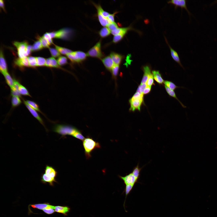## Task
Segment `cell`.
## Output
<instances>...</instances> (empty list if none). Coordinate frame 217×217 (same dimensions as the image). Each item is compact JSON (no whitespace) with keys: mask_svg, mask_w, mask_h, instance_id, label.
<instances>
[{"mask_svg":"<svg viewBox=\"0 0 217 217\" xmlns=\"http://www.w3.org/2000/svg\"><path fill=\"white\" fill-rule=\"evenodd\" d=\"M117 194L113 191L105 188L85 186L80 192V196L94 203H108Z\"/></svg>","mask_w":217,"mask_h":217,"instance_id":"6da1fadb","label":"cell"},{"mask_svg":"<svg viewBox=\"0 0 217 217\" xmlns=\"http://www.w3.org/2000/svg\"><path fill=\"white\" fill-rule=\"evenodd\" d=\"M77 57L96 59L103 58L108 51V45L102 42H96L84 47L73 49Z\"/></svg>","mask_w":217,"mask_h":217,"instance_id":"7a4b0ae2","label":"cell"},{"mask_svg":"<svg viewBox=\"0 0 217 217\" xmlns=\"http://www.w3.org/2000/svg\"><path fill=\"white\" fill-rule=\"evenodd\" d=\"M19 66L25 73L27 83L29 87H34L42 84L41 72L42 67L40 62L21 61Z\"/></svg>","mask_w":217,"mask_h":217,"instance_id":"3957f363","label":"cell"},{"mask_svg":"<svg viewBox=\"0 0 217 217\" xmlns=\"http://www.w3.org/2000/svg\"><path fill=\"white\" fill-rule=\"evenodd\" d=\"M130 80L132 84L152 89L155 83L152 75L151 60L135 73Z\"/></svg>","mask_w":217,"mask_h":217,"instance_id":"277c9868","label":"cell"},{"mask_svg":"<svg viewBox=\"0 0 217 217\" xmlns=\"http://www.w3.org/2000/svg\"><path fill=\"white\" fill-rule=\"evenodd\" d=\"M34 149L37 157L47 171L66 190L68 194L70 195V193L69 192L64 180L55 167L42 157L39 153V151L35 149Z\"/></svg>","mask_w":217,"mask_h":217,"instance_id":"5b68a950","label":"cell"},{"mask_svg":"<svg viewBox=\"0 0 217 217\" xmlns=\"http://www.w3.org/2000/svg\"><path fill=\"white\" fill-rule=\"evenodd\" d=\"M215 152L208 149H198L195 148L194 150L196 158L194 165L200 167L206 164L209 166L212 156Z\"/></svg>","mask_w":217,"mask_h":217,"instance_id":"8992f818","label":"cell"},{"mask_svg":"<svg viewBox=\"0 0 217 217\" xmlns=\"http://www.w3.org/2000/svg\"><path fill=\"white\" fill-rule=\"evenodd\" d=\"M68 99L75 102H82L98 105L92 102L89 99L83 88L79 86H75L69 89Z\"/></svg>","mask_w":217,"mask_h":217,"instance_id":"52a82bcc","label":"cell"},{"mask_svg":"<svg viewBox=\"0 0 217 217\" xmlns=\"http://www.w3.org/2000/svg\"><path fill=\"white\" fill-rule=\"evenodd\" d=\"M153 92L159 103L166 106L172 97L165 84H161L152 89Z\"/></svg>","mask_w":217,"mask_h":217,"instance_id":"ba28073f","label":"cell"},{"mask_svg":"<svg viewBox=\"0 0 217 217\" xmlns=\"http://www.w3.org/2000/svg\"><path fill=\"white\" fill-rule=\"evenodd\" d=\"M108 79L112 84L116 95L122 94L127 91L131 84L130 80L121 76L108 77Z\"/></svg>","mask_w":217,"mask_h":217,"instance_id":"9c48e42d","label":"cell"},{"mask_svg":"<svg viewBox=\"0 0 217 217\" xmlns=\"http://www.w3.org/2000/svg\"><path fill=\"white\" fill-rule=\"evenodd\" d=\"M21 94L24 98L30 101L44 99L42 86L40 85L24 88L22 90Z\"/></svg>","mask_w":217,"mask_h":217,"instance_id":"30bf717a","label":"cell"},{"mask_svg":"<svg viewBox=\"0 0 217 217\" xmlns=\"http://www.w3.org/2000/svg\"><path fill=\"white\" fill-rule=\"evenodd\" d=\"M0 104L2 110L5 111L11 108L10 96L4 78L1 74L0 82Z\"/></svg>","mask_w":217,"mask_h":217,"instance_id":"8fae6325","label":"cell"},{"mask_svg":"<svg viewBox=\"0 0 217 217\" xmlns=\"http://www.w3.org/2000/svg\"><path fill=\"white\" fill-rule=\"evenodd\" d=\"M198 42L195 39L189 41H178L167 47L166 50L171 54L179 51L188 53L193 46L198 44Z\"/></svg>","mask_w":217,"mask_h":217,"instance_id":"7c38bea8","label":"cell"},{"mask_svg":"<svg viewBox=\"0 0 217 217\" xmlns=\"http://www.w3.org/2000/svg\"><path fill=\"white\" fill-rule=\"evenodd\" d=\"M165 84L172 97L177 98L181 95L184 86L183 83L171 78H167Z\"/></svg>","mask_w":217,"mask_h":217,"instance_id":"4fadbf2b","label":"cell"},{"mask_svg":"<svg viewBox=\"0 0 217 217\" xmlns=\"http://www.w3.org/2000/svg\"><path fill=\"white\" fill-rule=\"evenodd\" d=\"M146 23L148 30L154 39L157 40L160 39L162 36L165 34L160 27L157 26L147 14H145Z\"/></svg>","mask_w":217,"mask_h":217,"instance_id":"5bb4252c","label":"cell"},{"mask_svg":"<svg viewBox=\"0 0 217 217\" xmlns=\"http://www.w3.org/2000/svg\"><path fill=\"white\" fill-rule=\"evenodd\" d=\"M178 98L172 97L166 107L167 110L168 116L169 118L171 119L173 121V133L175 135L176 127L174 124L175 117L177 111L179 104Z\"/></svg>","mask_w":217,"mask_h":217,"instance_id":"9a60e30c","label":"cell"},{"mask_svg":"<svg viewBox=\"0 0 217 217\" xmlns=\"http://www.w3.org/2000/svg\"><path fill=\"white\" fill-rule=\"evenodd\" d=\"M166 49L165 46L162 42L157 40L152 43L148 48V51L151 55L156 57L164 54Z\"/></svg>","mask_w":217,"mask_h":217,"instance_id":"2e32d148","label":"cell"},{"mask_svg":"<svg viewBox=\"0 0 217 217\" xmlns=\"http://www.w3.org/2000/svg\"><path fill=\"white\" fill-rule=\"evenodd\" d=\"M54 56L60 62L65 71L73 72L74 71L76 67L64 54L61 55L56 52Z\"/></svg>","mask_w":217,"mask_h":217,"instance_id":"e0dca14e","label":"cell"},{"mask_svg":"<svg viewBox=\"0 0 217 217\" xmlns=\"http://www.w3.org/2000/svg\"><path fill=\"white\" fill-rule=\"evenodd\" d=\"M83 71L91 81L99 83L102 80L108 78L105 74L96 71L91 70L82 66H80Z\"/></svg>","mask_w":217,"mask_h":217,"instance_id":"ac0fdd59","label":"cell"},{"mask_svg":"<svg viewBox=\"0 0 217 217\" xmlns=\"http://www.w3.org/2000/svg\"><path fill=\"white\" fill-rule=\"evenodd\" d=\"M7 115L10 125L16 132H18L20 128V119L16 114L10 108L4 111Z\"/></svg>","mask_w":217,"mask_h":217,"instance_id":"d6986e66","label":"cell"},{"mask_svg":"<svg viewBox=\"0 0 217 217\" xmlns=\"http://www.w3.org/2000/svg\"><path fill=\"white\" fill-rule=\"evenodd\" d=\"M30 146L24 144H18L17 155L18 159L19 161L25 160L32 155L33 152Z\"/></svg>","mask_w":217,"mask_h":217,"instance_id":"ffe728a7","label":"cell"},{"mask_svg":"<svg viewBox=\"0 0 217 217\" xmlns=\"http://www.w3.org/2000/svg\"><path fill=\"white\" fill-rule=\"evenodd\" d=\"M124 212V217H150L148 214L142 212L133 204L127 207Z\"/></svg>","mask_w":217,"mask_h":217,"instance_id":"44dd1931","label":"cell"},{"mask_svg":"<svg viewBox=\"0 0 217 217\" xmlns=\"http://www.w3.org/2000/svg\"><path fill=\"white\" fill-rule=\"evenodd\" d=\"M65 72L60 62L57 60L52 62L48 69V76L50 77L57 76L63 74Z\"/></svg>","mask_w":217,"mask_h":217,"instance_id":"7402d4cb","label":"cell"},{"mask_svg":"<svg viewBox=\"0 0 217 217\" xmlns=\"http://www.w3.org/2000/svg\"><path fill=\"white\" fill-rule=\"evenodd\" d=\"M138 5L143 10L145 14L148 15L149 17L154 24L157 26L161 27L165 20L162 18L157 16L149 6H144L140 3H139Z\"/></svg>","mask_w":217,"mask_h":217,"instance_id":"603a6c76","label":"cell"},{"mask_svg":"<svg viewBox=\"0 0 217 217\" xmlns=\"http://www.w3.org/2000/svg\"><path fill=\"white\" fill-rule=\"evenodd\" d=\"M39 151L42 157L47 161L54 166L63 170L67 174V171H65L60 165L58 158L55 155L50 152L46 151L40 150Z\"/></svg>","mask_w":217,"mask_h":217,"instance_id":"cb8c5ba5","label":"cell"},{"mask_svg":"<svg viewBox=\"0 0 217 217\" xmlns=\"http://www.w3.org/2000/svg\"><path fill=\"white\" fill-rule=\"evenodd\" d=\"M27 135L29 140L31 142L47 145L40 133L30 126L28 129Z\"/></svg>","mask_w":217,"mask_h":217,"instance_id":"d4e9b609","label":"cell"},{"mask_svg":"<svg viewBox=\"0 0 217 217\" xmlns=\"http://www.w3.org/2000/svg\"><path fill=\"white\" fill-rule=\"evenodd\" d=\"M86 93L90 99H94L100 96L102 94L101 88L96 84H90L86 87Z\"/></svg>","mask_w":217,"mask_h":217,"instance_id":"484cf974","label":"cell"},{"mask_svg":"<svg viewBox=\"0 0 217 217\" xmlns=\"http://www.w3.org/2000/svg\"><path fill=\"white\" fill-rule=\"evenodd\" d=\"M73 73L79 86L81 87L88 86L91 84V80L83 72L74 71Z\"/></svg>","mask_w":217,"mask_h":217,"instance_id":"4316f807","label":"cell"},{"mask_svg":"<svg viewBox=\"0 0 217 217\" xmlns=\"http://www.w3.org/2000/svg\"><path fill=\"white\" fill-rule=\"evenodd\" d=\"M41 86L44 99L52 101L56 99L54 86L46 84Z\"/></svg>","mask_w":217,"mask_h":217,"instance_id":"83f0119b","label":"cell"},{"mask_svg":"<svg viewBox=\"0 0 217 217\" xmlns=\"http://www.w3.org/2000/svg\"><path fill=\"white\" fill-rule=\"evenodd\" d=\"M54 87L56 99H68L69 89L67 87L61 85L54 86Z\"/></svg>","mask_w":217,"mask_h":217,"instance_id":"f1b7e54d","label":"cell"},{"mask_svg":"<svg viewBox=\"0 0 217 217\" xmlns=\"http://www.w3.org/2000/svg\"><path fill=\"white\" fill-rule=\"evenodd\" d=\"M110 205L124 212L127 208L121 197L118 195L112 198L108 203Z\"/></svg>","mask_w":217,"mask_h":217,"instance_id":"f546056e","label":"cell"},{"mask_svg":"<svg viewBox=\"0 0 217 217\" xmlns=\"http://www.w3.org/2000/svg\"><path fill=\"white\" fill-rule=\"evenodd\" d=\"M187 53L179 51L171 53L168 61V63L171 65L176 64L181 61Z\"/></svg>","mask_w":217,"mask_h":217,"instance_id":"4dcf8cb0","label":"cell"},{"mask_svg":"<svg viewBox=\"0 0 217 217\" xmlns=\"http://www.w3.org/2000/svg\"><path fill=\"white\" fill-rule=\"evenodd\" d=\"M16 140L17 143L24 144L31 146V142L29 140L27 134L20 130L16 132Z\"/></svg>","mask_w":217,"mask_h":217,"instance_id":"1f68e13d","label":"cell"},{"mask_svg":"<svg viewBox=\"0 0 217 217\" xmlns=\"http://www.w3.org/2000/svg\"><path fill=\"white\" fill-rule=\"evenodd\" d=\"M160 40L163 44L167 47L178 41L176 36L172 33L164 35Z\"/></svg>","mask_w":217,"mask_h":217,"instance_id":"d6a6232c","label":"cell"},{"mask_svg":"<svg viewBox=\"0 0 217 217\" xmlns=\"http://www.w3.org/2000/svg\"><path fill=\"white\" fill-rule=\"evenodd\" d=\"M101 87L108 94L115 95V89L111 82L108 78L101 81L99 83Z\"/></svg>","mask_w":217,"mask_h":217,"instance_id":"836d02e7","label":"cell"},{"mask_svg":"<svg viewBox=\"0 0 217 217\" xmlns=\"http://www.w3.org/2000/svg\"><path fill=\"white\" fill-rule=\"evenodd\" d=\"M215 142L214 140L211 141L204 138L196 148L198 149H208L215 152Z\"/></svg>","mask_w":217,"mask_h":217,"instance_id":"e575fe53","label":"cell"},{"mask_svg":"<svg viewBox=\"0 0 217 217\" xmlns=\"http://www.w3.org/2000/svg\"><path fill=\"white\" fill-rule=\"evenodd\" d=\"M64 54L71 61L76 67L81 66L78 58L76 55L73 49L69 48Z\"/></svg>","mask_w":217,"mask_h":217,"instance_id":"d590c367","label":"cell"},{"mask_svg":"<svg viewBox=\"0 0 217 217\" xmlns=\"http://www.w3.org/2000/svg\"><path fill=\"white\" fill-rule=\"evenodd\" d=\"M178 18L174 17L168 21H165L161 27V28L165 34L172 33L171 25L173 21Z\"/></svg>","mask_w":217,"mask_h":217,"instance_id":"8d00e7d4","label":"cell"},{"mask_svg":"<svg viewBox=\"0 0 217 217\" xmlns=\"http://www.w3.org/2000/svg\"><path fill=\"white\" fill-rule=\"evenodd\" d=\"M217 134V126H211L208 130L205 138L211 141L214 140L215 137Z\"/></svg>","mask_w":217,"mask_h":217,"instance_id":"74e56055","label":"cell"},{"mask_svg":"<svg viewBox=\"0 0 217 217\" xmlns=\"http://www.w3.org/2000/svg\"><path fill=\"white\" fill-rule=\"evenodd\" d=\"M0 9L1 11L5 14L6 17H9L7 12V5L5 1L4 0H0Z\"/></svg>","mask_w":217,"mask_h":217,"instance_id":"f35d334b","label":"cell"},{"mask_svg":"<svg viewBox=\"0 0 217 217\" xmlns=\"http://www.w3.org/2000/svg\"><path fill=\"white\" fill-rule=\"evenodd\" d=\"M216 111L211 126H217V100L215 101Z\"/></svg>","mask_w":217,"mask_h":217,"instance_id":"ab89813d","label":"cell"},{"mask_svg":"<svg viewBox=\"0 0 217 217\" xmlns=\"http://www.w3.org/2000/svg\"><path fill=\"white\" fill-rule=\"evenodd\" d=\"M214 140L215 142H217V134H216V136L215 137Z\"/></svg>","mask_w":217,"mask_h":217,"instance_id":"60d3db41","label":"cell"}]
</instances>
